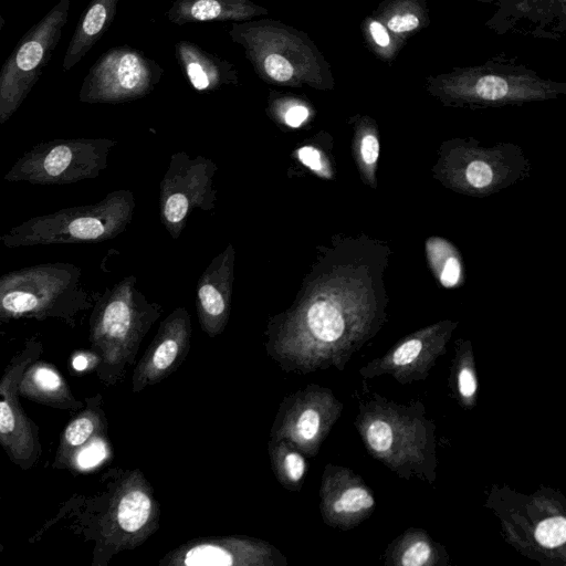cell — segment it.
Returning <instances> with one entry per match:
<instances>
[{
  "mask_svg": "<svg viewBox=\"0 0 566 566\" xmlns=\"http://www.w3.org/2000/svg\"><path fill=\"white\" fill-rule=\"evenodd\" d=\"M482 3H491L493 0H473Z\"/></svg>",
  "mask_w": 566,
  "mask_h": 566,
  "instance_id": "obj_37",
  "label": "cell"
},
{
  "mask_svg": "<svg viewBox=\"0 0 566 566\" xmlns=\"http://www.w3.org/2000/svg\"><path fill=\"white\" fill-rule=\"evenodd\" d=\"M422 349V343L419 339H410L396 349L392 360L396 365H406L413 361Z\"/></svg>",
  "mask_w": 566,
  "mask_h": 566,
  "instance_id": "obj_31",
  "label": "cell"
},
{
  "mask_svg": "<svg viewBox=\"0 0 566 566\" xmlns=\"http://www.w3.org/2000/svg\"><path fill=\"white\" fill-rule=\"evenodd\" d=\"M426 87L450 103L497 105L555 97L566 91V83L543 78L524 64L496 56L428 76Z\"/></svg>",
  "mask_w": 566,
  "mask_h": 566,
  "instance_id": "obj_3",
  "label": "cell"
},
{
  "mask_svg": "<svg viewBox=\"0 0 566 566\" xmlns=\"http://www.w3.org/2000/svg\"><path fill=\"white\" fill-rule=\"evenodd\" d=\"M268 14L265 7L252 0H175L166 12L167 19L178 27L210 21L242 22Z\"/></svg>",
  "mask_w": 566,
  "mask_h": 566,
  "instance_id": "obj_16",
  "label": "cell"
},
{
  "mask_svg": "<svg viewBox=\"0 0 566 566\" xmlns=\"http://www.w3.org/2000/svg\"><path fill=\"white\" fill-rule=\"evenodd\" d=\"M430 553V547L426 542H417L403 553L401 564L405 566H421L428 560Z\"/></svg>",
  "mask_w": 566,
  "mask_h": 566,
  "instance_id": "obj_30",
  "label": "cell"
},
{
  "mask_svg": "<svg viewBox=\"0 0 566 566\" xmlns=\"http://www.w3.org/2000/svg\"><path fill=\"white\" fill-rule=\"evenodd\" d=\"M277 454V468L281 478H284L287 483L298 482L305 472L304 458L296 451L284 449L280 450Z\"/></svg>",
  "mask_w": 566,
  "mask_h": 566,
  "instance_id": "obj_26",
  "label": "cell"
},
{
  "mask_svg": "<svg viewBox=\"0 0 566 566\" xmlns=\"http://www.w3.org/2000/svg\"><path fill=\"white\" fill-rule=\"evenodd\" d=\"M367 441L377 452L387 451L391 447L392 431L386 421L376 420L367 429Z\"/></svg>",
  "mask_w": 566,
  "mask_h": 566,
  "instance_id": "obj_27",
  "label": "cell"
},
{
  "mask_svg": "<svg viewBox=\"0 0 566 566\" xmlns=\"http://www.w3.org/2000/svg\"><path fill=\"white\" fill-rule=\"evenodd\" d=\"M90 355L87 356L84 353H80L75 355L72 360V365L76 370H84L87 368V363H90Z\"/></svg>",
  "mask_w": 566,
  "mask_h": 566,
  "instance_id": "obj_35",
  "label": "cell"
},
{
  "mask_svg": "<svg viewBox=\"0 0 566 566\" xmlns=\"http://www.w3.org/2000/svg\"><path fill=\"white\" fill-rule=\"evenodd\" d=\"M491 167L481 160H474L467 168V178L471 186L475 188H484L492 181Z\"/></svg>",
  "mask_w": 566,
  "mask_h": 566,
  "instance_id": "obj_29",
  "label": "cell"
},
{
  "mask_svg": "<svg viewBox=\"0 0 566 566\" xmlns=\"http://www.w3.org/2000/svg\"><path fill=\"white\" fill-rule=\"evenodd\" d=\"M485 25L497 35L515 30L536 39L558 40L566 31V0H497Z\"/></svg>",
  "mask_w": 566,
  "mask_h": 566,
  "instance_id": "obj_12",
  "label": "cell"
},
{
  "mask_svg": "<svg viewBox=\"0 0 566 566\" xmlns=\"http://www.w3.org/2000/svg\"><path fill=\"white\" fill-rule=\"evenodd\" d=\"M42 353L43 344L35 337L29 338L0 377V444L9 460L24 471L38 463L42 446L38 424L20 403L18 385L25 368Z\"/></svg>",
  "mask_w": 566,
  "mask_h": 566,
  "instance_id": "obj_9",
  "label": "cell"
},
{
  "mask_svg": "<svg viewBox=\"0 0 566 566\" xmlns=\"http://www.w3.org/2000/svg\"><path fill=\"white\" fill-rule=\"evenodd\" d=\"M374 504L371 495L363 488H350L333 503L336 513H355L363 509H369Z\"/></svg>",
  "mask_w": 566,
  "mask_h": 566,
  "instance_id": "obj_25",
  "label": "cell"
},
{
  "mask_svg": "<svg viewBox=\"0 0 566 566\" xmlns=\"http://www.w3.org/2000/svg\"><path fill=\"white\" fill-rule=\"evenodd\" d=\"M235 252L229 244L210 262L197 289V307L207 333L217 334L224 326L233 290Z\"/></svg>",
  "mask_w": 566,
  "mask_h": 566,
  "instance_id": "obj_13",
  "label": "cell"
},
{
  "mask_svg": "<svg viewBox=\"0 0 566 566\" xmlns=\"http://www.w3.org/2000/svg\"><path fill=\"white\" fill-rule=\"evenodd\" d=\"M154 306L128 276L107 289L96 301L90 318V342L101 358L98 376L113 378V369L122 366L138 339L144 318Z\"/></svg>",
  "mask_w": 566,
  "mask_h": 566,
  "instance_id": "obj_6",
  "label": "cell"
},
{
  "mask_svg": "<svg viewBox=\"0 0 566 566\" xmlns=\"http://www.w3.org/2000/svg\"><path fill=\"white\" fill-rule=\"evenodd\" d=\"M18 390L20 397L52 408L80 410L84 407L56 367L44 360L36 359L25 368Z\"/></svg>",
  "mask_w": 566,
  "mask_h": 566,
  "instance_id": "obj_18",
  "label": "cell"
},
{
  "mask_svg": "<svg viewBox=\"0 0 566 566\" xmlns=\"http://www.w3.org/2000/svg\"><path fill=\"white\" fill-rule=\"evenodd\" d=\"M270 549L260 542L226 538L192 543L179 549L171 563L186 566L269 564Z\"/></svg>",
  "mask_w": 566,
  "mask_h": 566,
  "instance_id": "obj_14",
  "label": "cell"
},
{
  "mask_svg": "<svg viewBox=\"0 0 566 566\" xmlns=\"http://www.w3.org/2000/svg\"><path fill=\"white\" fill-rule=\"evenodd\" d=\"M3 25H4V18L2 17L1 3H0V33H1Z\"/></svg>",
  "mask_w": 566,
  "mask_h": 566,
  "instance_id": "obj_36",
  "label": "cell"
},
{
  "mask_svg": "<svg viewBox=\"0 0 566 566\" xmlns=\"http://www.w3.org/2000/svg\"><path fill=\"white\" fill-rule=\"evenodd\" d=\"M373 14L403 42L430 24L426 0H382Z\"/></svg>",
  "mask_w": 566,
  "mask_h": 566,
  "instance_id": "obj_20",
  "label": "cell"
},
{
  "mask_svg": "<svg viewBox=\"0 0 566 566\" xmlns=\"http://www.w3.org/2000/svg\"><path fill=\"white\" fill-rule=\"evenodd\" d=\"M460 272L461 268L457 258H448L440 273L441 283L447 287L454 286L459 281Z\"/></svg>",
  "mask_w": 566,
  "mask_h": 566,
  "instance_id": "obj_33",
  "label": "cell"
},
{
  "mask_svg": "<svg viewBox=\"0 0 566 566\" xmlns=\"http://www.w3.org/2000/svg\"><path fill=\"white\" fill-rule=\"evenodd\" d=\"M190 332L189 317L184 308L176 310L165 323L161 324L159 334L154 342L146 361L140 364L137 378L134 381H156L163 377L180 356Z\"/></svg>",
  "mask_w": 566,
  "mask_h": 566,
  "instance_id": "obj_17",
  "label": "cell"
},
{
  "mask_svg": "<svg viewBox=\"0 0 566 566\" xmlns=\"http://www.w3.org/2000/svg\"><path fill=\"white\" fill-rule=\"evenodd\" d=\"M366 48L380 61L391 64L406 42L396 38L373 13L360 23Z\"/></svg>",
  "mask_w": 566,
  "mask_h": 566,
  "instance_id": "obj_21",
  "label": "cell"
},
{
  "mask_svg": "<svg viewBox=\"0 0 566 566\" xmlns=\"http://www.w3.org/2000/svg\"><path fill=\"white\" fill-rule=\"evenodd\" d=\"M135 201L128 190H115L96 203L62 208L32 217L0 237L7 248L102 242L122 233Z\"/></svg>",
  "mask_w": 566,
  "mask_h": 566,
  "instance_id": "obj_4",
  "label": "cell"
},
{
  "mask_svg": "<svg viewBox=\"0 0 566 566\" xmlns=\"http://www.w3.org/2000/svg\"><path fill=\"white\" fill-rule=\"evenodd\" d=\"M91 306L82 270L73 263H41L0 275V323L53 318L74 327Z\"/></svg>",
  "mask_w": 566,
  "mask_h": 566,
  "instance_id": "obj_2",
  "label": "cell"
},
{
  "mask_svg": "<svg viewBox=\"0 0 566 566\" xmlns=\"http://www.w3.org/2000/svg\"><path fill=\"white\" fill-rule=\"evenodd\" d=\"M70 0H60L18 42L0 70V125L19 109L62 38L69 19Z\"/></svg>",
  "mask_w": 566,
  "mask_h": 566,
  "instance_id": "obj_7",
  "label": "cell"
},
{
  "mask_svg": "<svg viewBox=\"0 0 566 566\" xmlns=\"http://www.w3.org/2000/svg\"><path fill=\"white\" fill-rule=\"evenodd\" d=\"M175 56L189 83L199 92H211L239 82L237 69L232 63L193 42H177Z\"/></svg>",
  "mask_w": 566,
  "mask_h": 566,
  "instance_id": "obj_15",
  "label": "cell"
},
{
  "mask_svg": "<svg viewBox=\"0 0 566 566\" xmlns=\"http://www.w3.org/2000/svg\"><path fill=\"white\" fill-rule=\"evenodd\" d=\"M228 33L263 82L285 87L334 88L331 64L304 31L263 18L234 22Z\"/></svg>",
  "mask_w": 566,
  "mask_h": 566,
  "instance_id": "obj_1",
  "label": "cell"
},
{
  "mask_svg": "<svg viewBox=\"0 0 566 566\" xmlns=\"http://www.w3.org/2000/svg\"><path fill=\"white\" fill-rule=\"evenodd\" d=\"M115 142L108 138H55L32 146L3 180L32 185H67L96 178L106 167Z\"/></svg>",
  "mask_w": 566,
  "mask_h": 566,
  "instance_id": "obj_5",
  "label": "cell"
},
{
  "mask_svg": "<svg viewBox=\"0 0 566 566\" xmlns=\"http://www.w3.org/2000/svg\"><path fill=\"white\" fill-rule=\"evenodd\" d=\"M104 417L96 399H87L60 436L52 467L57 470L83 472L94 468L105 457V444L101 438Z\"/></svg>",
  "mask_w": 566,
  "mask_h": 566,
  "instance_id": "obj_11",
  "label": "cell"
},
{
  "mask_svg": "<svg viewBox=\"0 0 566 566\" xmlns=\"http://www.w3.org/2000/svg\"><path fill=\"white\" fill-rule=\"evenodd\" d=\"M321 415L311 406L290 411L287 422L283 424L281 436L298 444L311 443L321 430Z\"/></svg>",
  "mask_w": 566,
  "mask_h": 566,
  "instance_id": "obj_23",
  "label": "cell"
},
{
  "mask_svg": "<svg viewBox=\"0 0 566 566\" xmlns=\"http://www.w3.org/2000/svg\"><path fill=\"white\" fill-rule=\"evenodd\" d=\"M535 539L544 547H557L566 542V520L564 516H552L542 521L535 530Z\"/></svg>",
  "mask_w": 566,
  "mask_h": 566,
  "instance_id": "obj_24",
  "label": "cell"
},
{
  "mask_svg": "<svg viewBox=\"0 0 566 566\" xmlns=\"http://www.w3.org/2000/svg\"><path fill=\"white\" fill-rule=\"evenodd\" d=\"M361 158L367 165H373L379 156V142L373 134H366L360 143Z\"/></svg>",
  "mask_w": 566,
  "mask_h": 566,
  "instance_id": "obj_32",
  "label": "cell"
},
{
  "mask_svg": "<svg viewBox=\"0 0 566 566\" xmlns=\"http://www.w3.org/2000/svg\"><path fill=\"white\" fill-rule=\"evenodd\" d=\"M459 389L463 397H472L476 390V380L473 373L463 368L459 374Z\"/></svg>",
  "mask_w": 566,
  "mask_h": 566,
  "instance_id": "obj_34",
  "label": "cell"
},
{
  "mask_svg": "<svg viewBox=\"0 0 566 566\" xmlns=\"http://www.w3.org/2000/svg\"><path fill=\"white\" fill-rule=\"evenodd\" d=\"M266 113L277 124L300 128L311 118L312 107L297 95L272 91L268 98Z\"/></svg>",
  "mask_w": 566,
  "mask_h": 566,
  "instance_id": "obj_22",
  "label": "cell"
},
{
  "mask_svg": "<svg viewBox=\"0 0 566 566\" xmlns=\"http://www.w3.org/2000/svg\"><path fill=\"white\" fill-rule=\"evenodd\" d=\"M119 0H91L80 18L62 63L67 72L74 67L111 27Z\"/></svg>",
  "mask_w": 566,
  "mask_h": 566,
  "instance_id": "obj_19",
  "label": "cell"
},
{
  "mask_svg": "<svg viewBox=\"0 0 566 566\" xmlns=\"http://www.w3.org/2000/svg\"><path fill=\"white\" fill-rule=\"evenodd\" d=\"M216 165L201 156L190 158L185 153L171 157L160 185V216L169 233L177 238L193 208L212 207V176Z\"/></svg>",
  "mask_w": 566,
  "mask_h": 566,
  "instance_id": "obj_10",
  "label": "cell"
},
{
  "mask_svg": "<svg viewBox=\"0 0 566 566\" xmlns=\"http://www.w3.org/2000/svg\"><path fill=\"white\" fill-rule=\"evenodd\" d=\"M164 69L144 52L128 45L111 48L91 66L78 92L82 103L117 104L149 94Z\"/></svg>",
  "mask_w": 566,
  "mask_h": 566,
  "instance_id": "obj_8",
  "label": "cell"
},
{
  "mask_svg": "<svg viewBox=\"0 0 566 566\" xmlns=\"http://www.w3.org/2000/svg\"><path fill=\"white\" fill-rule=\"evenodd\" d=\"M297 159L312 171L322 176L326 175L325 164L322 153L310 145L302 146L296 150Z\"/></svg>",
  "mask_w": 566,
  "mask_h": 566,
  "instance_id": "obj_28",
  "label": "cell"
},
{
  "mask_svg": "<svg viewBox=\"0 0 566 566\" xmlns=\"http://www.w3.org/2000/svg\"><path fill=\"white\" fill-rule=\"evenodd\" d=\"M3 335V333L0 331V336Z\"/></svg>",
  "mask_w": 566,
  "mask_h": 566,
  "instance_id": "obj_38",
  "label": "cell"
}]
</instances>
